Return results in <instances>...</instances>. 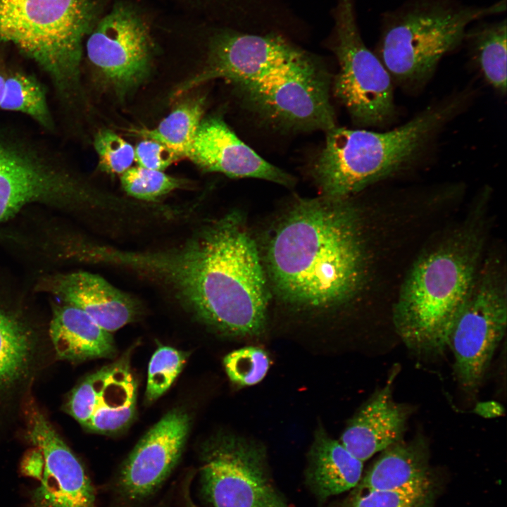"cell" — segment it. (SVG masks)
<instances>
[{
	"mask_svg": "<svg viewBox=\"0 0 507 507\" xmlns=\"http://www.w3.org/2000/svg\"><path fill=\"white\" fill-rule=\"evenodd\" d=\"M241 214H226L180 247L131 251L113 248L111 265L163 283L198 320L219 332L253 336L265 326L266 277Z\"/></svg>",
	"mask_w": 507,
	"mask_h": 507,
	"instance_id": "6da1fadb",
	"label": "cell"
},
{
	"mask_svg": "<svg viewBox=\"0 0 507 507\" xmlns=\"http://www.w3.org/2000/svg\"><path fill=\"white\" fill-rule=\"evenodd\" d=\"M358 213L348 199H300L279 222L267 248V268L280 299L323 309L360 290L365 252Z\"/></svg>",
	"mask_w": 507,
	"mask_h": 507,
	"instance_id": "7a4b0ae2",
	"label": "cell"
},
{
	"mask_svg": "<svg viewBox=\"0 0 507 507\" xmlns=\"http://www.w3.org/2000/svg\"><path fill=\"white\" fill-rule=\"evenodd\" d=\"M479 225H466L422 255L401 285L393 323L405 345L418 355H438L449 347L481 265L484 236Z\"/></svg>",
	"mask_w": 507,
	"mask_h": 507,
	"instance_id": "3957f363",
	"label": "cell"
},
{
	"mask_svg": "<svg viewBox=\"0 0 507 507\" xmlns=\"http://www.w3.org/2000/svg\"><path fill=\"white\" fill-rule=\"evenodd\" d=\"M461 104L455 99L428 107L386 132L337 126L327 130L311 169L321 196L348 199L415 163Z\"/></svg>",
	"mask_w": 507,
	"mask_h": 507,
	"instance_id": "277c9868",
	"label": "cell"
},
{
	"mask_svg": "<svg viewBox=\"0 0 507 507\" xmlns=\"http://www.w3.org/2000/svg\"><path fill=\"white\" fill-rule=\"evenodd\" d=\"M99 15L96 0H0V42L35 62L69 104L80 94L84 40Z\"/></svg>",
	"mask_w": 507,
	"mask_h": 507,
	"instance_id": "5b68a950",
	"label": "cell"
},
{
	"mask_svg": "<svg viewBox=\"0 0 507 507\" xmlns=\"http://www.w3.org/2000/svg\"><path fill=\"white\" fill-rule=\"evenodd\" d=\"M506 6V0L487 7L418 1L388 16L376 55L393 82L406 87H418L465 38L470 23L505 11Z\"/></svg>",
	"mask_w": 507,
	"mask_h": 507,
	"instance_id": "8992f818",
	"label": "cell"
},
{
	"mask_svg": "<svg viewBox=\"0 0 507 507\" xmlns=\"http://www.w3.org/2000/svg\"><path fill=\"white\" fill-rule=\"evenodd\" d=\"M236 87L244 105L277 128L327 132L336 126L328 73L306 52L258 80Z\"/></svg>",
	"mask_w": 507,
	"mask_h": 507,
	"instance_id": "52a82bcc",
	"label": "cell"
},
{
	"mask_svg": "<svg viewBox=\"0 0 507 507\" xmlns=\"http://www.w3.org/2000/svg\"><path fill=\"white\" fill-rule=\"evenodd\" d=\"M200 461V490L210 507H291L271 476L261 445L218 434L203 444Z\"/></svg>",
	"mask_w": 507,
	"mask_h": 507,
	"instance_id": "ba28073f",
	"label": "cell"
},
{
	"mask_svg": "<svg viewBox=\"0 0 507 507\" xmlns=\"http://www.w3.org/2000/svg\"><path fill=\"white\" fill-rule=\"evenodd\" d=\"M333 49L339 69L333 92L361 127H382L394 116L393 80L378 56L363 43L353 0H339Z\"/></svg>",
	"mask_w": 507,
	"mask_h": 507,
	"instance_id": "9c48e42d",
	"label": "cell"
},
{
	"mask_svg": "<svg viewBox=\"0 0 507 507\" xmlns=\"http://www.w3.org/2000/svg\"><path fill=\"white\" fill-rule=\"evenodd\" d=\"M498 265L489 261L480 266L449 339L454 373L467 392L481 384L506 329V282Z\"/></svg>",
	"mask_w": 507,
	"mask_h": 507,
	"instance_id": "30bf717a",
	"label": "cell"
},
{
	"mask_svg": "<svg viewBox=\"0 0 507 507\" xmlns=\"http://www.w3.org/2000/svg\"><path fill=\"white\" fill-rule=\"evenodd\" d=\"M88 197L86 186L60 160L32 142L0 131V222L31 203Z\"/></svg>",
	"mask_w": 507,
	"mask_h": 507,
	"instance_id": "8fae6325",
	"label": "cell"
},
{
	"mask_svg": "<svg viewBox=\"0 0 507 507\" xmlns=\"http://www.w3.org/2000/svg\"><path fill=\"white\" fill-rule=\"evenodd\" d=\"M85 46L96 74L119 96L135 89L150 72L154 44L149 28L130 5L118 3L99 18Z\"/></svg>",
	"mask_w": 507,
	"mask_h": 507,
	"instance_id": "7c38bea8",
	"label": "cell"
},
{
	"mask_svg": "<svg viewBox=\"0 0 507 507\" xmlns=\"http://www.w3.org/2000/svg\"><path fill=\"white\" fill-rule=\"evenodd\" d=\"M305 53L277 35L225 31L212 39L202 70L183 82L173 95H182L215 79H224L235 86L254 81Z\"/></svg>",
	"mask_w": 507,
	"mask_h": 507,
	"instance_id": "4fadbf2b",
	"label": "cell"
},
{
	"mask_svg": "<svg viewBox=\"0 0 507 507\" xmlns=\"http://www.w3.org/2000/svg\"><path fill=\"white\" fill-rule=\"evenodd\" d=\"M182 408L168 412L139 441L120 467L115 492L126 503H139L154 495L177 464L190 428Z\"/></svg>",
	"mask_w": 507,
	"mask_h": 507,
	"instance_id": "5bb4252c",
	"label": "cell"
},
{
	"mask_svg": "<svg viewBox=\"0 0 507 507\" xmlns=\"http://www.w3.org/2000/svg\"><path fill=\"white\" fill-rule=\"evenodd\" d=\"M27 437L42 461L39 484L30 496L32 507H97L82 463L39 411L30 415Z\"/></svg>",
	"mask_w": 507,
	"mask_h": 507,
	"instance_id": "9a60e30c",
	"label": "cell"
},
{
	"mask_svg": "<svg viewBox=\"0 0 507 507\" xmlns=\"http://www.w3.org/2000/svg\"><path fill=\"white\" fill-rule=\"evenodd\" d=\"M137 382L125 361L87 377L72 392L68 413L84 428L113 434L125 428L136 411Z\"/></svg>",
	"mask_w": 507,
	"mask_h": 507,
	"instance_id": "2e32d148",
	"label": "cell"
},
{
	"mask_svg": "<svg viewBox=\"0 0 507 507\" xmlns=\"http://www.w3.org/2000/svg\"><path fill=\"white\" fill-rule=\"evenodd\" d=\"M206 172L230 177H253L286 187L294 178L270 163L242 141L220 116L202 119L187 156Z\"/></svg>",
	"mask_w": 507,
	"mask_h": 507,
	"instance_id": "e0dca14e",
	"label": "cell"
},
{
	"mask_svg": "<svg viewBox=\"0 0 507 507\" xmlns=\"http://www.w3.org/2000/svg\"><path fill=\"white\" fill-rule=\"evenodd\" d=\"M46 287L64 303L81 309L111 333L133 321L139 313L134 299L89 272L56 275Z\"/></svg>",
	"mask_w": 507,
	"mask_h": 507,
	"instance_id": "ac0fdd59",
	"label": "cell"
},
{
	"mask_svg": "<svg viewBox=\"0 0 507 507\" xmlns=\"http://www.w3.org/2000/svg\"><path fill=\"white\" fill-rule=\"evenodd\" d=\"M393 378L361 406L340 437L347 451L363 462L402 440L409 410L394 400Z\"/></svg>",
	"mask_w": 507,
	"mask_h": 507,
	"instance_id": "d6986e66",
	"label": "cell"
},
{
	"mask_svg": "<svg viewBox=\"0 0 507 507\" xmlns=\"http://www.w3.org/2000/svg\"><path fill=\"white\" fill-rule=\"evenodd\" d=\"M363 461L320 427L308 455L305 483L315 496L318 506L332 496L353 489L360 482Z\"/></svg>",
	"mask_w": 507,
	"mask_h": 507,
	"instance_id": "ffe728a7",
	"label": "cell"
},
{
	"mask_svg": "<svg viewBox=\"0 0 507 507\" xmlns=\"http://www.w3.org/2000/svg\"><path fill=\"white\" fill-rule=\"evenodd\" d=\"M424 439L402 440L383 450L355 488L360 490L434 489Z\"/></svg>",
	"mask_w": 507,
	"mask_h": 507,
	"instance_id": "44dd1931",
	"label": "cell"
},
{
	"mask_svg": "<svg viewBox=\"0 0 507 507\" xmlns=\"http://www.w3.org/2000/svg\"><path fill=\"white\" fill-rule=\"evenodd\" d=\"M49 333L57 355L63 359L111 358L115 351L111 333L85 312L68 303L54 309Z\"/></svg>",
	"mask_w": 507,
	"mask_h": 507,
	"instance_id": "7402d4cb",
	"label": "cell"
},
{
	"mask_svg": "<svg viewBox=\"0 0 507 507\" xmlns=\"http://www.w3.org/2000/svg\"><path fill=\"white\" fill-rule=\"evenodd\" d=\"M203 97L188 99L177 106L154 129L134 130L144 139L159 142L187 158L199 125L203 119Z\"/></svg>",
	"mask_w": 507,
	"mask_h": 507,
	"instance_id": "603a6c76",
	"label": "cell"
},
{
	"mask_svg": "<svg viewBox=\"0 0 507 507\" xmlns=\"http://www.w3.org/2000/svg\"><path fill=\"white\" fill-rule=\"evenodd\" d=\"M0 110L23 113L45 130H54L44 87L23 70L8 68Z\"/></svg>",
	"mask_w": 507,
	"mask_h": 507,
	"instance_id": "cb8c5ba5",
	"label": "cell"
},
{
	"mask_svg": "<svg viewBox=\"0 0 507 507\" xmlns=\"http://www.w3.org/2000/svg\"><path fill=\"white\" fill-rule=\"evenodd\" d=\"M506 20L482 25L465 33L484 78L496 92L506 93Z\"/></svg>",
	"mask_w": 507,
	"mask_h": 507,
	"instance_id": "d4e9b609",
	"label": "cell"
},
{
	"mask_svg": "<svg viewBox=\"0 0 507 507\" xmlns=\"http://www.w3.org/2000/svg\"><path fill=\"white\" fill-rule=\"evenodd\" d=\"M30 355L27 332L18 320L0 310V388L22 375Z\"/></svg>",
	"mask_w": 507,
	"mask_h": 507,
	"instance_id": "484cf974",
	"label": "cell"
},
{
	"mask_svg": "<svg viewBox=\"0 0 507 507\" xmlns=\"http://www.w3.org/2000/svg\"><path fill=\"white\" fill-rule=\"evenodd\" d=\"M434 489L360 490L353 488L334 507H433Z\"/></svg>",
	"mask_w": 507,
	"mask_h": 507,
	"instance_id": "4316f807",
	"label": "cell"
},
{
	"mask_svg": "<svg viewBox=\"0 0 507 507\" xmlns=\"http://www.w3.org/2000/svg\"><path fill=\"white\" fill-rule=\"evenodd\" d=\"M120 182L129 196L144 201H154L185 185L184 180L163 171L138 165L130 167L123 173Z\"/></svg>",
	"mask_w": 507,
	"mask_h": 507,
	"instance_id": "83f0119b",
	"label": "cell"
},
{
	"mask_svg": "<svg viewBox=\"0 0 507 507\" xmlns=\"http://www.w3.org/2000/svg\"><path fill=\"white\" fill-rule=\"evenodd\" d=\"M186 352L170 346L158 347L149 364L146 398L153 401L161 396L181 373L187 358Z\"/></svg>",
	"mask_w": 507,
	"mask_h": 507,
	"instance_id": "f1b7e54d",
	"label": "cell"
},
{
	"mask_svg": "<svg viewBox=\"0 0 507 507\" xmlns=\"http://www.w3.org/2000/svg\"><path fill=\"white\" fill-rule=\"evenodd\" d=\"M223 363L226 373L233 383L251 386L265 377L270 367V358L262 349L246 346L226 355Z\"/></svg>",
	"mask_w": 507,
	"mask_h": 507,
	"instance_id": "f546056e",
	"label": "cell"
},
{
	"mask_svg": "<svg viewBox=\"0 0 507 507\" xmlns=\"http://www.w3.org/2000/svg\"><path fill=\"white\" fill-rule=\"evenodd\" d=\"M93 145L98 156L99 167L106 173L122 175L134 161V148L108 129L96 133Z\"/></svg>",
	"mask_w": 507,
	"mask_h": 507,
	"instance_id": "4dcf8cb0",
	"label": "cell"
},
{
	"mask_svg": "<svg viewBox=\"0 0 507 507\" xmlns=\"http://www.w3.org/2000/svg\"><path fill=\"white\" fill-rule=\"evenodd\" d=\"M182 158L163 144L144 139L134 148V161L138 166L163 171Z\"/></svg>",
	"mask_w": 507,
	"mask_h": 507,
	"instance_id": "1f68e13d",
	"label": "cell"
},
{
	"mask_svg": "<svg viewBox=\"0 0 507 507\" xmlns=\"http://www.w3.org/2000/svg\"><path fill=\"white\" fill-rule=\"evenodd\" d=\"M475 412L484 418H493L501 415L503 409L497 402L487 401L477 403Z\"/></svg>",
	"mask_w": 507,
	"mask_h": 507,
	"instance_id": "d6a6232c",
	"label": "cell"
},
{
	"mask_svg": "<svg viewBox=\"0 0 507 507\" xmlns=\"http://www.w3.org/2000/svg\"><path fill=\"white\" fill-rule=\"evenodd\" d=\"M191 479L184 482L182 487V507H199L193 500L190 493Z\"/></svg>",
	"mask_w": 507,
	"mask_h": 507,
	"instance_id": "836d02e7",
	"label": "cell"
},
{
	"mask_svg": "<svg viewBox=\"0 0 507 507\" xmlns=\"http://www.w3.org/2000/svg\"><path fill=\"white\" fill-rule=\"evenodd\" d=\"M8 68L0 61V104L2 101Z\"/></svg>",
	"mask_w": 507,
	"mask_h": 507,
	"instance_id": "e575fe53",
	"label": "cell"
}]
</instances>
